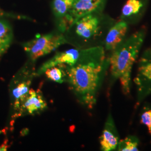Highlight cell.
I'll list each match as a JSON object with an SVG mask.
<instances>
[{"instance_id":"cell-3","label":"cell","mask_w":151,"mask_h":151,"mask_svg":"<svg viewBox=\"0 0 151 151\" xmlns=\"http://www.w3.org/2000/svg\"><path fill=\"white\" fill-rule=\"evenodd\" d=\"M115 22L103 12L88 14L75 19L64 35L68 44L77 48L103 46L106 33Z\"/></svg>"},{"instance_id":"cell-12","label":"cell","mask_w":151,"mask_h":151,"mask_svg":"<svg viewBox=\"0 0 151 151\" xmlns=\"http://www.w3.org/2000/svg\"><path fill=\"white\" fill-rule=\"evenodd\" d=\"M107 0H76L70 11L73 20L82 16L95 13H102Z\"/></svg>"},{"instance_id":"cell-16","label":"cell","mask_w":151,"mask_h":151,"mask_svg":"<svg viewBox=\"0 0 151 151\" xmlns=\"http://www.w3.org/2000/svg\"><path fill=\"white\" fill-rule=\"evenodd\" d=\"M140 140L135 135H129L123 139H120L116 151H139Z\"/></svg>"},{"instance_id":"cell-14","label":"cell","mask_w":151,"mask_h":151,"mask_svg":"<svg viewBox=\"0 0 151 151\" xmlns=\"http://www.w3.org/2000/svg\"><path fill=\"white\" fill-rule=\"evenodd\" d=\"M14 37L12 28L6 20L0 19V57L10 48Z\"/></svg>"},{"instance_id":"cell-13","label":"cell","mask_w":151,"mask_h":151,"mask_svg":"<svg viewBox=\"0 0 151 151\" xmlns=\"http://www.w3.org/2000/svg\"><path fill=\"white\" fill-rule=\"evenodd\" d=\"M146 4L145 0H128L122 8L120 19L128 24L133 22L142 13Z\"/></svg>"},{"instance_id":"cell-2","label":"cell","mask_w":151,"mask_h":151,"mask_svg":"<svg viewBox=\"0 0 151 151\" xmlns=\"http://www.w3.org/2000/svg\"><path fill=\"white\" fill-rule=\"evenodd\" d=\"M146 34V27H141L108 54L110 83L119 80L122 92L125 96L130 94L133 67L138 58Z\"/></svg>"},{"instance_id":"cell-18","label":"cell","mask_w":151,"mask_h":151,"mask_svg":"<svg viewBox=\"0 0 151 151\" xmlns=\"http://www.w3.org/2000/svg\"><path fill=\"white\" fill-rule=\"evenodd\" d=\"M9 146L7 144V140L5 141L1 146H0V151H5L7 150Z\"/></svg>"},{"instance_id":"cell-17","label":"cell","mask_w":151,"mask_h":151,"mask_svg":"<svg viewBox=\"0 0 151 151\" xmlns=\"http://www.w3.org/2000/svg\"><path fill=\"white\" fill-rule=\"evenodd\" d=\"M140 123L147 128L151 137V103H145L139 114Z\"/></svg>"},{"instance_id":"cell-5","label":"cell","mask_w":151,"mask_h":151,"mask_svg":"<svg viewBox=\"0 0 151 151\" xmlns=\"http://www.w3.org/2000/svg\"><path fill=\"white\" fill-rule=\"evenodd\" d=\"M133 81L136 88L135 106L138 107L151 95V47L139 58Z\"/></svg>"},{"instance_id":"cell-10","label":"cell","mask_w":151,"mask_h":151,"mask_svg":"<svg viewBox=\"0 0 151 151\" xmlns=\"http://www.w3.org/2000/svg\"><path fill=\"white\" fill-rule=\"evenodd\" d=\"M81 51L82 49L76 48L57 53L39 68L35 72V76L42 75L46 70L56 65H65L70 66L74 65L79 59Z\"/></svg>"},{"instance_id":"cell-9","label":"cell","mask_w":151,"mask_h":151,"mask_svg":"<svg viewBox=\"0 0 151 151\" xmlns=\"http://www.w3.org/2000/svg\"><path fill=\"white\" fill-rule=\"evenodd\" d=\"M120 140L119 133L111 113L108 114L100 137V149L103 151H116Z\"/></svg>"},{"instance_id":"cell-4","label":"cell","mask_w":151,"mask_h":151,"mask_svg":"<svg viewBox=\"0 0 151 151\" xmlns=\"http://www.w3.org/2000/svg\"><path fill=\"white\" fill-rule=\"evenodd\" d=\"M68 44L64 34L57 30L43 35H38L31 40L22 44L29 62L34 63L38 58L50 53L60 46Z\"/></svg>"},{"instance_id":"cell-8","label":"cell","mask_w":151,"mask_h":151,"mask_svg":"<svg viewBox=\"0 0 151 151\" xmlns=\"http://www.w3.org/2000/svg\"><path fill=\"white\" fill-rule=\"evenodd\" d=\"M128 25L127 22L120 19L110 27L103 43V47L108 54L112 52L126 39Z\"/></svg>"},{"instance_id":"cell-6","label":"cell","mask_w":151,"mask_h":151,"mask_svg":"<svg viewBox=\"0 0 151 151\" xmlns=\"http://www.w3.org/2000/svg\"><path fill=\"white\" fill-rule=\"evenodd\" d=\"M29 64L22 68L11 81L10 92L13 118H19L20 106L29 93L32 78L35 76V72L34 68H30Z\"/></svg>"},{"instance_id":"cell-15","label":"cell","mask_w":151,"mask_h":151,"mask_svg":"<svg viewBox=\"0 0 151 151\" xmlns=\"http://www.w3.org/2000/svg\"><path fill=\"white\" fill-rule=\"evenodd\" d=\"M44 73L50 81L62 83L64 82H67V65H54L46 70Z\"/></svg>"},{"instance_id":"cell-7","label":"cell","mask_w":151,"mask_h":151,"mask_svg":"<svg viewBox=\"0 0 151 151\" xmlns=\"http://www.w3.org/2000/svg\"><path fill=\"white\" fill-rule=\"evenodd\" d=\"M76 0H53L51 9L57 30L64 34L70 27L73 20L70 11Z\"/></svg>"},{"instance_id":"cell-1","label":"cell","mask_w":151,"mask_h":151,"mask_svg":"<svg viewBox=\"0 0 151 151\" xmlns=\"http://www.w3.org/2000/svg\"><path fill=\"white\" fill-rule=\"evenodd\" d=\"M109 68V58L102 45L82 49L75 64L67 65V80L78 102L92 109Z\"/></svg>"},{"instance_id":"cell-11","label":"cell","mask_w":151,"mask_h":151,"mask_svg":"<svg viewBox=\"0 0 151 151\" xmlns=\"http://www.w3.org/2000/svg\"><path fill=\"white\" fill-rule=\"evenodd\" d=\"M48 107L47 103L40 90L31 89L20 106L19 117L25 115H34L40 113Z\"/></svg>"}]
</instances>
